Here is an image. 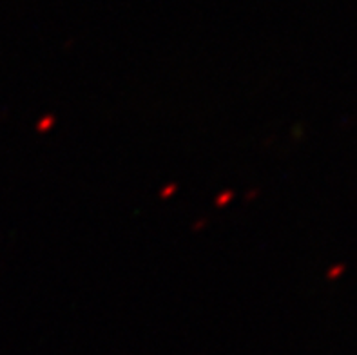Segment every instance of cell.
Returning a JSON list of instances; mask_svg holds the SVG:
<instances>
[{"label":"cell","instance_id":"1","mask_svg":"<svg viewBox=\"0 0 357 355\" xmlns=\"http://www.w3.org/2000/svg\"><path fill=\"white\" fill-rule=\"evenodd\" d=\"M341 270H343V266H337V269H334L331 272V278H334V275H340L341 274Z\"/></svg>","mask_w":357,"mask_h":355}]
</instances>
